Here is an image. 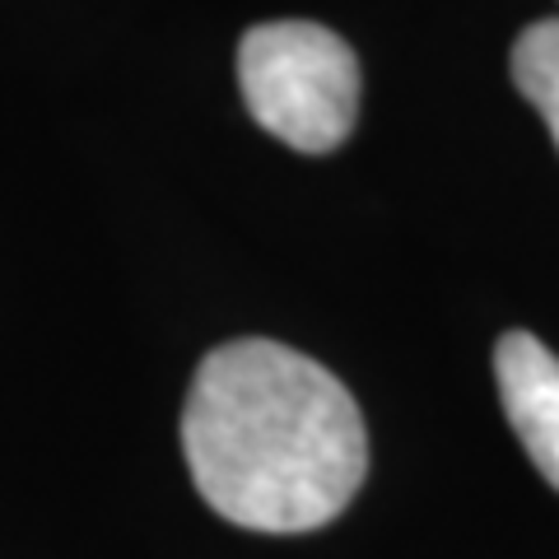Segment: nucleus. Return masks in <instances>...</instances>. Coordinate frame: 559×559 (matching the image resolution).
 <instances>
[{"label":"nucleus","mask_w":559,"mask_h":559,"mask_svg":"<svg viewBox=\"0 0 559 559\" xmlns=\"http://www.w3.org/2000/svg\"><path fill=\"white\" fill-rule=\"evenodd\" d=\"M182 457L224 522L299 536L336 522L359 495L369 429L318 359L280 341H229L191 378Z\"/></svg>","instance_id":"f257e3e1"},{"label":"nucleus","mask_w":559,"mask_h":559,"mask_svg":"<svg viewBox=\"0 0 559 559\" xmlns=\"http://www.w3.org/2000/svg\"><path fill=\"white\" fill-rule=\"evenodd\" d=\"M242 103L261 131L289 150L326 154L355 131L359 61L341 33L308 20H275L238 43Z\"/></svg>","instance_id":"f03ea898"},{"label":"nucleus","mask_w":559,"mask_h":559,"mask_svg":"<svg viewBox=\"0 0 559 559\" xmlns=\"http://www.w3.org/2000/svg\"><path fill=\"white\" fill-rule=\"evenodd\" d=\"M495 382L518 443L559 489V355L532 331H503L495 345Z\"/></svg>","instance_id":"7ed1b4c3"},{"label":"nucleus","mask_w":559,"mask_h":559,"mask_svg":"<svg viewBox=\"0 0 559 559\" xmlns=\"http://www.w3.org/2000/svg\"><path fill=\"white\" fill-rule=\"evenodd\" d=\"M513 84L546 117L559 150V14L522 28V38L513 43Z\"/></svg>","instance_id":"20e7f679"}]
</instances>
